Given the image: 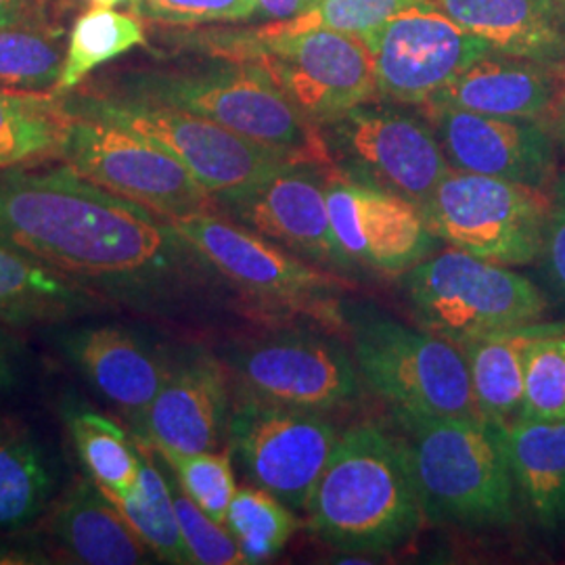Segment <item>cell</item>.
<instances>
[{
  "label": "cell",
  "mask_w": 565,
  "mask_h": 565,
  "mask_svg": "<svg viewBox=\"0 0 565 565\" xmlns=\"http://www.w3.org/2000/svg\"><path fill=\"white\" fill-rule=\"evenodd\" d=\"M61 160L82 179L168 221L216 210V200L174 156L109 121L74 116Z\"/></svg>",
  "instance_id": "obj_10"
},
{
  "label": "cell",
  "mask_w": 565,
  "mask_h": 565,
  "mask_svg": "<svg viewBox=\"0 0 565 565\" xmlns=\"http://www.w3.org/2000/svg\"><path fill=\"white\" fill-rule=\"evenodd\" d=\"M63 30L53 25L0 30V88L53 93L65 65Z\"/></svg>",
  "instance_id": "obj_32"
},
{
  "label": "cell",
  "mask_w": 565,
  "mask_h": 565,
  "mask_svg": "<svg viewBox=\"0 0 565 565\" xmlns=\"http://www.w3.org/2000/svg\"><path fill=\"white\" fill-rule=\"evenodd\" d=\"M551 2H553V4L559 9V13H562V15L565 18V0H551Z\"/></svg>",
  "instance_id": "obj_46"
},
{
  "label": "cell",
  "mask_w": 565,
  "mask_h": 565,
  "mask_svg": "<svg viewBox=\"0 0 565 565\" xmlns=\"http://www.w3.org/2000/svg\"><path fill=\"white\" fill-rule=\"evenodd\" d=\"M394 422L403 431L425 520L465 527L513 522L515 484L501 425L408 411H394Z\"/></svg>",
  "instance_id": "obj_3"
},
{
  "label": "cell",
  "mask_w": 565,
  "mask_h": 565,
  "mask_svg": "<svg viewBox=\"0 0 565 565\" xmlns=\"http://www.w3.org/2000/svg\"><path fill=\"white\" fill-rule=\"evenodd\" d=\"M137 18L162 25H207L256 20L254 0H135Z\"/></svg>",
  "instance_id": "obj_38"
},
{
  "label": "cell",
  "mask_w": 565,
  "mask_h": 565,
  "mask_svg": "<svg viewBox=\"0 0 565 565\" xmlns=\"http://www.w3.org/2000/svg\"><path fill=\"white\" fill-rule=\"evenodd\" d=\"M72 121L55 93L0 88V172L61 160Z\"/></svg>",
  "instance_id": "obj_27"
},
{
  "label": "cell",
  "mask_w": 565,
  "mask_h": 565,
  "mask_svg": "<svg viewBox=\"0 0 565 565\" xmlns=\"http://www.w3.org/2000/svg\"><path fill=\"white\" fill-rule=\"evenodd\" d=\"M228 61L260 65L306 118L327 126L380 95L369 46L333 30L273 32L266 25L205 36Z\"/></svg>",
  "instance_id": "obj_5"
},
{
  "label": "cell",
  "mask_w": 565,
  "mask_h": 565,
  "mask_svg": "<svg viewBox=\"0 0 565 565\" xmlns=\"http://www.w3.org/2000/svg\"><path fill=\"white\" fill-rule=\"evenodd\" d=\"M501 55L565 63V18L551 0H429Z\"/></svg>",
  "instance_id": "obj_22"
},
{
  "label": "cell",
  "mask_w": 565,
  "mask_h": 565,
  "mask_svg": "<svg viewBox=\"0 0 565 565\" xmlns=\"http://www.w3.org/2000/svg\"><path fill=\"white\" fill-rule=\"evenodd\" d=\"M565 63L488 53L425 105H445L497 118L551 121L564 90ZM424 107V105H422Z\"/></svg>",
  "instance_id": "obj_20"
},
{
  "label": "cell",
  "mask_w": 565,
  "mask_h": 565,
  "mask_svg": "<svg viewBox=\"0 0 565 565\" xmlns=\"http://www.w3.org/2000/svg\"><path fill=\"white\" fill-rule=\"evenodd\" d=\"M541 258L545 263L548 279L565 296V203L553 205L551 210Z\"/></svg>",
  "instance_id": "obj_39"
},
{
  "label": "cell",
  "mask_w": 565,
  "mask_h": 565,
  "mask_svg": "<svg viewBox=\"0 0 565 565\" xmlns=\"http://www.w3.org/2000/svg\"><path fill=\"white\" fill-rule=\"evenodd\" d=\"M555 323L520 324L461 343L473 401L490 424H518L524 403L525 359L530 345Z\"/></svg>",
  "instance_id": "obj_25"
},
{
  "label": "cell",
  "mask_w": 565,
  "mask_h": 565,
  "mask_svg": "<svg viewBox=\"0 0 565 565\" xmlns=\"http://www.w3.org/2000/svg\"><path fill=\"white\" fill-rule=\"evenodd\" d=\"M385 99L425 105L465 70L494 53L436 7H413L363 36Z\"/></svg>",
  "instance_id": "obj_14"
},
{
  "label": "cell",
  "mask_w": 565,
  "mask_h": 565,
  "mask_svg": "<svg viewBox=\"0 0 565 565\" xmlns=\"http://www.w3.org/2000/svg\"><path fill=\"white\" fill-rule=\"evenodd\" d=\"M53 488L41 446L7 434L0 438V527H18L41 513Z\"/></svg>",
  "instance_id": "obj_33"
},
{
  "label": "cell",
  "mask_w": 565,
  "mask_h": 565,
  "mask_svg": "<svg viewBox=\"0 0 565 565\" xmlns=\"http://www.w3.org/2000/svg\"><path fill=\"white\" fill-rule=\"evenodd\" d=\"M352 327L359 371L394 411L482 417L457 343L377 312H363Z\"/></svg>",
  "instance_id": "obj_9"
},
{
  "label": "cell",
  "mask_w": 565,
  "mask_h": 565,
  "mask_svg": "<svg viewBox=\"0 0 565 565\" xmlns=\"http://www.w3.org/2000/svg\"><path fill=\"white\" fill-rule=\"evenodd\" d=\"M300 524L291 507L256 484L237 488L224 518L247 564H264L277 557Z\"/></svg>",
  "instance_id": "obj_31"
},
{
  "label": "cell",
  "mask_w": 565,
  "mask_h": 565,
  "mask_svg": "<svg viewBox=\"0 0 565 565\" xmlns=\"http://www.w3.org/2000/svg\"><path fill=\"white\" fill-rule=\"evenodd\" d=\"M7 434H9V431H7L4 427H0V438H2V436H7Z\"/></svg>",
  "instance_id": "obj_47"
},
{
  "label": "cell",
  "mask_w": 565,
  "mask_h": 565,
  "mask_svg": "<svg viewBox=\"0 0 565 565\" xmlns=\"http://www.w3.org/2000/svg\"><path fill=\"white\" fill-rule=\"evenodd\" d=\"M102 296L0 243V321L11 327L55 324L102 310Z\"/></svg>",
  "instance_id": "obj_24"
},
{
  "label": "cell",
  "mask_w": 565,
  "mask_h": 565,
  "mask_svg": "<svg viewBox=\"0 0 565 565\" xmlns=\"http://www.w3.org/2000/svg\"><path fill=\"white\" fill-rule=\"evenodd\" d=\"M413 7H434L429 0H317L300 18L266 23L273 32H303L312 28L350 36H366L385 21Z\"/></svg>",
  "instance_id": "obj_36"
},
{
  "label": "cell",
  "mask_w": 565,
  "mask_h": 565,
  "mask_svg": "<svg viewBox=\"0 0 565 565\" xmlns=\"http://www.w3.org/2000/svg\"><path fill=\"white\" fill-rule=\"evenodd\" d=\"M231 398L223 364L198 352L170 369L162 390L147 406L137 438L158 450H216L228 434Z\"/></svg>",
  "instance_id": "obj_19"
},
{
  "label": "cell",
  "mask_w": 565,
  "mask_h": 565,
  "mask_svg": "<svg viewBox=\"0 0 565 565\" xmlns=\"http://www.w3.org/2000/svg\"><path fill=\"white\" fill-rule=\"evenodd\" d=\"M553 130L565 141V78L562 99H559V105H557V114H555V118H553Z\"/></svg>",
  "instance_id": "obj_42"
},
{
  "label": "cell",
  "mask_w": 565,
  "mask_h": 565,
  "mask_svg": "<svg viewBox=\"0 0 565 565\" xmlns=\"http://www.w3.org/2000/svg\"><path fill=\"white\" fill-rule=\"evenodd\" d=\"M452 170L545 189L555 181V141L543 121L424 105Z\"/></svg>",
  "instance_id": "obj_18"
},
{
  "label": "cell",
  "mask_w": 565,
  "mask_h": 565,
  "mask_svg": "<svg viewBox=\"0 0 565 565\" xmlns=\"http://www.w3.org/2000/svg\"><path fill=\"white\" fill-rule=\"evenodd\" d=\"M172 499L177 509V520L181 527L182 543L189 551L191 564L200 565H239L247 564L242 548L226 525L212 520L195 501L172 484Z\"/></svg>",
  "instance_id": "obj_37"
},
{
  "label": "cell",
  "mask_w": 565,
  "mask_h": 565,
  "mask_svg": "<svg viewBox=\"0 0 565 565\" xmlns=\"http://www.w3.org/2000/svg\"><path fill=\"white\" fill-rule=\"evenodd\" d=\"M565 419V323H555L530 345L520 422Z\"/></svg>",
  "instance_id": "obj_34"
},
{
  "label": "cell",
  "mask_w": 565,
  "mask_h": 565,
  "mask_svg": "<svg viewBox=\"0 0 565 565\" xmlns=\"http://www.w3.org/2000/svg\"><path fill=\"white\" fill-rule=\"evenodd\" d=\"M406 296L422 329L457 345L536 323L546 312L545 294L530 279L455 247L413 266Z\"/></svg>",
  "instance_id": "obj_7"
},
{
  "label": "cell",
  "mask_w": 565,
  "mask_h": 565,
  "mask_svg": "<svg viewBox=\"0 0 565 565\" xmlns=\"http://www.w3.org/2000/svg\"><path fill=\"white\" fill-rule=\"evenodd\" d=\"M231 450L245 476L294 511H306L338 429L323 413L247 396L231 411Z\"/></svg>",
  "instance_id": "obj_13"
},
{
  "label": "cell",
  "mask_w": 565,
  "mask_h": 565,
  "mask_svg": "<svg viewBox=\"0 0 565 565\" xmlns=\"http://www.w3.org/2000/svg\"><path fill=\"white\" fill-rule=\"evenodd\" d=\"M63 103L72 116L109 121L158 142L214 200L239 195L285 166L300 163L216 121L160 103L93 88L67 93Z\"/></svg>",
  "instance_id": "obj_6"
},
{
  "label": "cell",
  "mask_w": 565,
  "mask_h": 565,
  "mask_svg": "<svg viewBox=\"0 0 565 565\" xmlns=\"http://www.w3.org/2000/svg\"><path fill=\"white\" fill-rule=\"evenodd\" d=\"M324 128L335 170L392 191L422 210L452 170L429 121L396 109L364 103Z\"/></svg>",
  "instance_id": "obj_12"
},
{
  "label": "cell",
  "mask_w": 565,
  "mask_h": 565,
  "mask_svg": "<svg viewBox=\"0 0 565 565\" xmlns=\"http://www.w3.org/2000/svg\"><path fill=\"white\" fill-rule=\"evenodd\" d=\"M553 200L545 189L450 170L424 216L436 239L476 258L524 266L541 258Z\"/></svg>",
  "instance_id": "obj_8"
},
{
  "label": "cell",
  "mask_w": 565,
  "mask_h": 565,
  "mask_svg": "<svg viewBox=\"0 0 565 565\" xmlns=\"http://www.w3.org/2000/svg\"><path fill=\"white\" fill-rule=\"evenodd\" d=\"M233 366L247 396L264 403L324 413L359 394L356 369L342 345L300 331L249 343Z\"/></svg>",
  "instance_id": "obj_17"
},
{
  "label": "cell",
  "mask_w": 565,
  "mask_h": 565,
  "mask_svg": "<svg viewBox=\"0 0 565 565\" xmlns=\"http://www.w3.org/2000/svg\"><path fill=\"white\" fill-rule=\"evenodd\" d=\"M0 243L137 308H151L205 264L168 218L67 166L0 172Z\"/></svg>",
  "instance_id": "obj_1"
},
{
  "label": "cell",
  "mask_w": 565,
  "mask_h": 565,
  "mask_svg": "<svg viewBox=\"0 0 565 565\" xmlns=\"http://www.w3.org/2000/svg\"><path fill=\"white\" fill-rule=\"evenodd\" d=\"M51 536L81 564H145L151 553L93 480L74 486L61 501L51 518Z\"/></svg>",
  "instance_id": "obj_23"
},
{
  "label": "cell",
  "mask_w": 565,
  "mask_h": 565,
  "mask_svg": "<svg viewBox=\"0 0 565 565\" xmlns=\"http://www.w3.org/2000/svg\"><path fill=\"white\" fill-rule=\"evenodd\" d=\"M67 425L84 469L105 494H124L135 488L141 473L137 440L99 413H74Z\"/></svg>",
  "instance_id": "obj_30"
},
{
  "label": "cell",
  "mask_w": 565,
  "mask_h": 565,
  "mask_svg": "<svg viewBox=\"0 0 565 565\" xmlns=\"http://www.w3.org/2000/svg\"><path fill=\"white\" fill-rule=\"evenodd\" d=\"M153 450L172 469L177 482L195 501V505H200V509L218 524H224L228 505L237 492L235 471L228 452H174L158 448Z\"/></svg>",
  "instance_id": "obj_35"
},
{
  "label": "cell",
  "mask_w": 565,
  "mask_h": 565,
  "mask_svg": "<svg viewBox=\"0 0 565 565\" xmlns=\"http://www.w3.org/2000/svg\"><path fill=\"white\" fill-rule=\"evenodd\" d=\"M256 20L289 21L300 18L317 0H254Z\"/></svg>",
  "instance_id": "obj_41"
},
{
  "label": "cell",
  "mask_w": 565,
  "mask_h": 565,
  "mask_svg": "<svg viewBox=\"0 0 565 565\" xmlns=\"http://www.w3.org/2000/svg\"><path fill=\"white\" fill-rule=\"evenodd\" d=\"M503 443L515 494L536 524L557 527L565 520V419L507 425Z\"/></svg>",
  "instance_id": "obj_26"
},
{
  "label": "cell",
  "mask_w": 565,
  "mask_h": 565,
  "mask_svg": "<svg viewBox=\"0 0 565 565\" xmlns=\"http://www.w3.org/2000/svg\"><path fill=\"white\" fill-rule=\"evenodd\" d=\"M555 195H557V200L559 203H565V172L557 179V184H555Z\"/></svg>",
  "instance_id": "obj_45"
},
{
  "label": "cell",
  "mask_w": 565,
  "mask_h": 565,
  "mask_svg": "<svg viewBox=\"0 0 565 565\" xmlns=\"http://www.w3.org/2000/svg\"><path fill=\"white\" fill-rule=\"evenodd\" d=\"M11 382H13V371H11V366H9V361H7L4 352L0 350V390L7 387Z\"/></svg>",
  "instance_id": "obj_43"
},
{
  "label": "cell",
  "mask_w": 565,
  "mask_h": 565,
  "mask_svg": "<svg viewBox=\"0 0 565 565\" xmlns=\"http://www.w3.org/2000/svg\"><path fill=\"white\" fill-rule=\"evenodd\" d=\"M46 2L49 0H0V30L49 25Z\"/></svg>",
  "instance_id": "obj_40"
},
{
  "label": "cell",
  "mask_w": 565,
  "mask_h": 565,
  "mask_svg": "<svg viewBox=\"0 0 565 565\" xmlns=\"http://www.w3.org/2000/svg\"><path fill=\"white\" fill-rule=\"evenodd\" d=\"M141 450L139 482L124 494H107L118 507L126 522L132 525L145 546L166 564H191L189 551L182 543L181 527L172 499L170 480L163 478L153 459V448L135 438Z\"/></svg>",
  "instance_id": "obj_28"
},
{
  "label": "cell",
  "mask_w": 565,
  "mask_h": 565,
  "mask_svg": "<svg viewBox=\"0 0 565 565\" xmlns=\"http://www.w3.org/2000/svg\"><path fill=\"white\" fill-rule=\"evenodd\" d=\"M93 2L95 7H107V9H114V7H120V4H132L135 0H88Z\"/></svg>",
  "instance_id": "obj_44"
},
{
  "label": "cell",
  "mask_w": 565,
  "mask_h": 565,
  "mask_svg": "<svg viewBox=\"0 0 565 565\" xmlns=\"http://www.w3.org/2000/svg\"><path fill=\"white\" fill-rule=\"evenodd\" d=\"M324 193L333 233L354 266L398 275L431 256L436 235L415 203L335 168L327 172Z\"/></svg>",
  "instance_id": "obj_16"
},
{
  "label": "cell",
  "mask_w": 565,
  "mask_h": 565,
  "mask_svg": "<svg viewBox=\"0 0 565 565\" xmlns=\"http://www.w3.org/2000/svg\"><path fill=\"white\" fill-rule=\"evenodd\" d=\"M137 46H147L141 18L93 7L74 23L67 55L55 95H67L107 61L118 60Z\"/></svg>",
  "instance_id": "obj_29"
},
{
  "label": "cell",
  "mask_w": 565,
  "mask_h": 565,
  "mask_svg": "<svg viewBox=\"0 0 565 565\" xmlns=\"http://www.w3.org/2000/svg\"><path fill=\"white\" fill-rule=\"evenodd\" d=\"M172 226L195 254L254 302L285 308L333 306L331 298L350 287V282L294 256L281 245L254 233L252 228L218 216L200 212L172 218Z\"/></svg>",
  "instance_id": "obj_11"
},
{
  "label": "cell",
  "mask_w": 565,
  "mask_h": 565,
  "mask_svg": "<svg viewBox=\"0 0 565 565\" xmlns=\"http://www.w3.org/2000/svg\"><path fill=\"white\" fill-rule=\"evenodd\" d=\"M107 90L216 121L294 162L335 168L321 126L306 118L256 63L228 61L203 72H130Z\"/></svg>",
  "instance_id": "obj_4"
},
{
  "label": "cell",
  "mask_w": 565,
  "mask_h": 565,
  "mask_svg": "<svg viewBox=\"0 0 565 565\" xmlns=\"http://www.w3.org/2000/svg\"><path fill=\"white\" fill-rule=\"evenodd\" d=\"M327 172L329 168L317 163H289L239 195L216 200V207L306 263L345 273L354 264L343 254L331 226Z\"/></svg>",
  "instance_id": "obj_15"
},
{
  "label": "cell",
  "mask_w": 565,
  "mask_h": 565,
  "mask_svg": "<svg viewBox=\"0 0 565 565\" xmlns=\"http://www.w3.org/2000/svg\"><path fill=\"white\" fill-rule=\"evenodd\" d=\"M306 511L310 530L338 551L384 553L404 545L425 513L403 440L380 425L345 429Z\"/></svg>",
  "instance_id": "obj_2"
},
{
  "label": "cell",
  "mask_w": 565,
  "mask_h": 565,
  "mask_svg": "<svg viewBox=\"0 0 565 565\" xmlns=\"http://www.w3.org/2000/svg\"><path fill=\"white\" fill-rule=\"evenodd\" d=\"M63 348L95 390L135 425L170 375V366L137 335L114 324L78 329L63 338Z\"/></svg>",
  "instance_id": "obj_21"
}]
</instances>
